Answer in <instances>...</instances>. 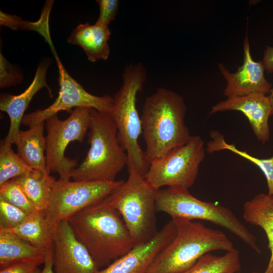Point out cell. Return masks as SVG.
<instances>
[{
  "label": "cell",
  "mask_w": 273,
  "mask_h": 273,
  "mask_svg": "<svg viewBox=\"0 0 273 273\" xmlns=\"http://www.w3.org/2000/svg\"><path fill=\"white\" fill-rule=\"evenodd\" d=\"M186 113L183 98L173 91L160 88L146 98L141 118L150 164L190 141Z\"/></svg>",
  "instance_id": "6da1fadb"
},
{
  "label": "cell",
  "mask_w": 273,
  "mask_h": 273,
  "mask_svg": "<svg viewBox=\"0 0 273 273\" xmlns=\"http://www.w3.org/2000/svg\"><path fill=\"white\" fill-rule=\"evenodd\" d=\"M68 221L99 268L108 265L136 245L120 213L105 199Z\"/></svg>",
  "instance_id": "7a4b0ae2"
},
{
  "label": "cell",
  "mask_w": 273,
  "mask_h": 273,
  "mask_svg": "<svg viewBox=\"0 0 273 273\" xmlns=\"http://www.w3.org/2000/svg\"><path fill=\"white\" fill-rule=\"evenodd\" d=\"M123 83L114 95L110 114L117 129L120 145L127 155L128 174L136 173L144 177L150 163L138 143L142 133L141 118L136 108V97L146 80V70L140 63L130 64L122 74Z\"/></svg>",
  "instance_id": "3957f363"
},
{
  "label": "cell",
  "mask_w": 273,
  "mask_h": 273,
  "mask_svg": "<svg viewBox=\"0 0 273 273\" xmlns=\"http://www.w3.org/2000/svg\"><path fill=\"white\" fill-rule=\"evenodd\" d=\"M171 219L176 227V235L157 255L147 273H180L207 253L235 248L223 232L182 218Z\"/></svg>",
  "instance_id": "277c9868"
},
{
  "label": "cell",
  "mask_w": 273,
  "mask_h": 273,
  "mask_svg": "<svg viewBox=\"0 0 273 273\" xmlns=\"http://www.w3.org/2000/svg\"><path fill=\"white\" fill-rule=\"evenodd\" d=\"M87 154L71 178L74 181H114L127 165V155L120 144L117 129L109 113L91 109Z\"/></svg>",
  "instance_id": "5b68a950"
},
{
  "label": "cell",
  "mask_w": 273,
  "mask_h": 273,
  "mask_svg": "<svg viewBox=\"0 0 273 273\" xmlns=\"http://www.w3.org/2000/svg\"><path fill=\"white\" fill-rule=\"evenodd\" d=\"M156 211L167 214L171 219L208 221L235 235L253 251L258 253L261 252L255 236L231 209L215 202L200 200L192 195L188 189L168 187L158 190Z\"/></svg>",
  "instance_id": "8992f818"
},
{
  "label": "cell",
  "mask_w": 273,
  "mask_h": 273,
  "mask_svg": "<svg viewBox=\"0 0 273 273\" xmlns=\"http://www.w3.org/2000/svg\"><path fill=\"white\" fill-rule=\"evenodd\" d=\"M157 192L143 176L131 173L105 199L120 213L136 245L149 241L158 232Z\"/></svg>",
  "instance_id": "52a82bcc"
},
{
  "label": "cell",
  "mask_w": 273,
  "mask_h": 273,
  "mask_svg": "<svg viewBox=\"0 0 273 273\" xmlns=\"http://www.w3.org/2000/svg\"><path fill=\"white\" fill-rule=\"evenodd\" d=\"M92 109L77 107L66 119H60L57 114L46 120V159L49 174L58 173L62 179L71 178L77 159L66 157L65 150L71 142L83 141L89 130Z\"/></svg>",
  "instance_id": "ba28073f"
},
{
  "label": "cell",
  "mask_w": 273,
  "mask_h": 273,
  "mask_svg": "<svg viewBox=\"0 0 273 273\" xmlns=\"http://www.w3.org/2000/svg\"><path fill=\"white\" fill-rule=\"evenodd\" d=\"M205 156L203 140L192 136L186 144L151 162L144 178L157 191L164 186L188 189L195 183Z\"/></svg>",
  "instance_id": "9c48e42d"
},
{
  "label": "cell",
  "mask_w": 273,
  "mask_h": 273,
  "mask_svg": "<svg viewBox=\"0 0 273 273\" xmlns=\"http://www.w3.org/2000/svg\"><path fill=\"white\" fill-rule=\"evenodd\" d=\"M123 180L114 181L54 180L46 216L55 226L107 197Z\"/></svg>",
  "instance_id": "30bf717a"
},
{
  "label": "cell",
  "mask_w": 273,
  "mask_h": 273,
  "mask_svg": "<svg viewBox=\"0 0 273 273\" xmlns=\"http://www.w3.org/2000/svg\"><path fill=\"white\" fill-rule=\"evenodd\" d=\"M59 71L60 89L55 101L49 107L25 115L21 124L29 127L45 122L48 118L62 111L70 112L73 108L86 107L110 114L113 106V97L108 95L98 96L85 90L73 78L64 67L58 55L55 56Z\"/></svg>",
  "instance_id": "8fae6325"
},
{
  "label": "cell",
  "mask_w": 273,
  "mask_h": 273,
  "mask_svg": "<svg viewBox=\"0 0 273 273\" xmlns=\"http://www.w3.org/2000/svg\"><path fill=\"white\" fill-rule=\"evenodd\" d=\"M53 251L55 273H97L99 270L86 248L76 237L68 220L56 224Z\"/></svg>",
  "instance_id": "7c38bea8"
},
{
  "label": "cell",
  "mask_w": 273,
  "mask_h": 273,
  "mask_svg": "<svg viewBox=\"0 0 273 273\" xmlns=\"http://www.w3.org/2000/svg\"><path fill=\"white\" fill-rule=\"evenodd\" d=\"M243 65L231 73L222 63L218 68L226 81L224 95L227 98L241 97L254 93L269 94L271 85L264 77V66L262 61L256 62L252 58L247 31L243 43Z\"/></svg>",
  "instance_id": "4fadbf2b"
},
{
  "label": "cell",
  "mask_w": 273,
  "mask_h": 273,
  "mask_svg": "<svg viewBox=\"0 0 273 273\" xmlns=\"http://www.w3.org/2000/svg\"><path fill=\"white\" fill-rule=\"evenodd\" d=\"M176 227L171 219L149 241L136 244L126 254L97 273H147L157 255L172 241Z\"/></svg>",
  "instance_id": "5bb4252c"
},
{
  "label": "cell",
  "mask_w": 273,
  "mask_h": 273,
  "mask_svg": "<svg viewBox=\"0 0 273 273\" xmlns=\"http://www.w3.org/2000/svg\"><path fill=\"white\" fill-rule=\"evenodd\" d=\"M225 111H238L247 118L257 140L262 144L270 137L269 117L272 115L271 105L268 97L261 93L227 98L212 107L209 113Z\"/></svg>",
  "instance_id": "9a60e30c"
},
{
  "label": "cell",
  "mask_w": 273,
  "mask_h": 273,
  "mask_svg": "<svg viewBox=\"0 0 273 273\" xmlns=\"http://www.w3.org/2000/svg\"><path fill=\"white\" fill-rule=\"evenodd\" d=\"M47 58L38 64L33 79L28 87L21 94L13 95L8 93L2 94L0 96V110L6 112L9 117L10 127L5 140L14 144L20 130L24 113L35 94L41 89L46 88L52 97L51 89L47 82V73L51 64Z\"/></svg>",
  "instance_id": "2e32d148"
},
{
  "label": "cell",
  "mask_w": 273,
  "mask_h": 273,
  "mask_svg": "<svg viewBox=\"0 0 273 273\" xmlns=\"http://www.w3.org/2000/svg\"><path fill=\"white\" fill-rule=\"evenodd\" d=\"M111 32L108 26L89 23L78 25L72 32L67 41L81 47L88 60L92 62L108 59L110 49L108 40Z\"/></svg>",
  "instance_id": "e0dca14e"
},
{
  "label": "cell",
  "mask_w": 273,
  "mask_h": 273,
  "mask_svg": "<svg viewBox=\"0 0 273 273\" xmlns=\"http://www.w3.org/2000/svg\"><path fill=\"white\" fill-rule=\"evenodd\" d=\"M45 122L36 124L26 130H20L14 144L17 153L33 169L48 172L44 135Z\"/></svg>",
  "instance_id": "ac0fdd59"
},
{
  "label": "cell",
  "mask_w": 273,
  "mask_h": 273,
  "mask_svg": "<svg viewBox=\"0 0 273 273\" xmlns=\"http://www.w3.org/2000/svg\"><path fill=\"white\" fill-rule=\"evenodd\" d=\"M243 218L265 233L270 257L263 273H273V196L260 193L246 202L243 205Z\"/></svg>",
  "instance_id": "d6986e66"
},
{
  "label": "cell",
  "mask_w": 273,
  "mask_h": 273,
  "mask_svg": "<svg viewBox=\"0 0 273 273\" xmlns=\"http://www.w3.org/2000/svg\"><path fill=\"white\" fill-rule=\"evenodd\" d=\"M46 254L15 234L0 229V267L24 261L43 264Z\"/></svg>",
  "instance_id": "ffe728a7"
},
{
  "label": "cell",
  "mask_w": 273,
  "mask_h": 273,
  "mask_svg": "<svg viewBox=\"0 0 273 273\" xmlns=\"http://www.w3.org/2000/svg\"><path fill=\"white\" fill-rule=\"evenodd\" d=\"M54 228L45 212L36 211L29 214L19 226L6 231L46 252L53 246Z\"/></svg>",
  "instance_id": "44dd1931"
},
{
  "label": "cell",
  "mask_w": 273,
  "mask_h": 273,
  "mask_svg": "<svg viewBox=\"0 0 273 273\" xmlns=\"http://www.w3.org/2000/svg\"><path fill=\"white\" fill-rule=\"evenodd\" d=\"M13 179L21 186L35 209L45 212L49 206L55 178L48 172L32 169Z\"/></svg>",
  "instance_id": "7402d4cb"
},
{
  "label": "cell",
  "mask_w": 273,
  "mask_h": 273,
  "mask_svg": "<svg viewBox=\"0 0 273 273\" xmlns=\"http://www.w3.org/2000/svg\"><path fill=\"white\" fill-rule=\"evenodd\" d=\"M241 268L240 252L234 248L221 256L207 253L192 267L180 273H234Z\"/></svg>",
  "instance_id": "603a6c76"
},
{
  "label": "cell",
  "mask_w": 273,
  "mask_h": 273,
  "mask_svg": "<svg viewBox=\"0 0 273 273\" xmlns=\"http://www.w3.org/2000/svg\"><path fill=\"white\" fill-rule=\"evenodd\" d=\"M211 140L207 144L206 151L211 153L222 150L232 152L256 165L266 178L268 195L273 196V155L267 159H260L249 154L247 152L238 149L234 144L228 143L223 136L217 131L210 133Z\"/></svg>",
  "instance_id": "cb8c5ba5"
},
{
  "label": "cell",
  "mask_w": 273,
  "mask_h": 273,
  "mask_svg": "<svg viewBox=\"0 0 273 273\" xmlns=\"http://www.w3.org/2000/svg\"><path fill=\"white\" fill-rule=\"evenodd\" d=\"M53 2V1L46 2L39 20L35 22L24 21L17 16L6 14L1 11V25L13 30H31L37 32L44 37L55 56L57 54L51 39L49 24L50 13Z\"/></svg>",
  "instance_id": "d4e9b609"
},
{
  "label": "cell",
  "mask_w": 273,
  "mask_h": 273,
  "mask_svg": "<svg viewBox=\"0 0 273 273\" xmlns=\"http://www.w3.org/2000/svg\"><path fill=\"white\" fill-rule=\"evenodd\" d=\"M12 144L5 139L0 145V185L25 174L32 169L14 152Z\"/></svg>",
  "instance_id": "484cf974"
},
{
  "label": "cell",
  "mask_w": 273,
  "mask_h": 273,
  "mask_svg": "<svg viewBox=\"0 0 273 273\" xmlns=\"http://www.w3.org/2000/svg\"><path fill=\"white\" fill-rule=\"evenodd\" d=\"M0 199L20 208L28 214L37 211L21 186L13 179L0 185Z\"/></svg>",
  "instance_id": "4316f807"
},
{
  "label": "cell",
  "mask_w": 273,
  "mask_h": 273,
  "mask_svg": "<svg viewBox=\"0 0 273 273\" xmlns=\"http://www.w3.org/2000/svg\"><path fill=\"white\" fill-rule=\"evenodd\" d=\"M29 215L20 208L0 199V229L9 230L15 228Z\"/></svg>",
  "instance_id": "83f0119b"
},
{
  "label": "cell",
  "mask_w": 273,
  "mask_h": 273,
  "mask_svg": "<svg viewBox=\"0 0 273 273\" xmlns=\"http://www.w3.org/2000/svg\"><path fill=\"white\" fill-rule=\"evenodd\" d=\"M23 76L0 52V88H5L22 83Z\"/></svg>",
  "instance_id": "f1b7e54d"
},
{
  "label": "cell",
  "mask_w": 273,
  "mask_h": 273,
  "mask_svg": "<svg viewBox=\"0 0 273 273\" xmlns=\"http://www.w3.org/2000/svg\"><path fill=\"white\" fill-rule=\"evenodd\" d=\"M100 13L95 22L97 24L108 26L117 15L119 2L118 0H97Z\"/></svg>",
  "instance_id": "f546056e"
},
{
  "label": "cell",
  "mask_w": 273,
  "mask_h": 273,
  "mask_svg": "<svg viewBox=\"0 0 273 273\" xmlns=\"http://www.w3.org/2000/svg\"><path fill=\"white\" fill-rule=\"evenodd\" d=\"M39 265L31 261L17 262L0 267V273H34Z\"/></svg>",
  "instance_id": "4dcf8cb0"
},
{
  "label": "cell",
  "mask_w": 273,
  "mask_h": 273,
  "mask_svg": "<svg viewBox=\"0 0 273 273\" xmlns=\"http://www.w3.org/2000/svg\"><path fill=\"white\" fill-rule=\"evenodd\" d=\"M261 61L268 73L273 72V47L266 46Z\"/></svg>",
  "instance_id": "1f68e13d"
},
{
  "label": "cell",
  "mask_w": 273,
  "mask_h": 273,
  "mask_svg": "<svg viewBox=\"0 0 273 273\" xmlns=\"http://www.w3.org/2000/svg\"><path fill=\"white\" fill-rule=\"evenodd\" d=\"M53 251L52 247L46 251V259L42 270L37 269L34 273H55L53 269Z\"/></svg>",
  "instance_id": "d6a6232c"
},
{
  "label": "cell",
  "mask_w": 273,
  "mask_h": 273,
  "mask_svg": "<svg viewBox=\"0 0 273 273\" xmlns=\"http://www.w3.org/2000/svg\"><path fill=\"white\" fill-rule=\"evenodd\" d=\"M269 95L268 96L272 109V115H273V87L271 88Z\"/></svg>",
  "instance_id": "836d02e7"
},
{
  "label": "cell",
  "mask_w": 273,
  "mask_h": 273,
  "mask_svg": "<svg viewBox=\"0 0 273 273\" xmlns=\"http://www.w3.org/2000/svg\"><path fill=\"white\" fill-rule=\"evenodd\" d=\"M234 273H241V272L240 271H238V272H234ZM252 273H260V272H253Z\"/></svg>",
  "instance_id": "e575fe53"
}]
</instances>
